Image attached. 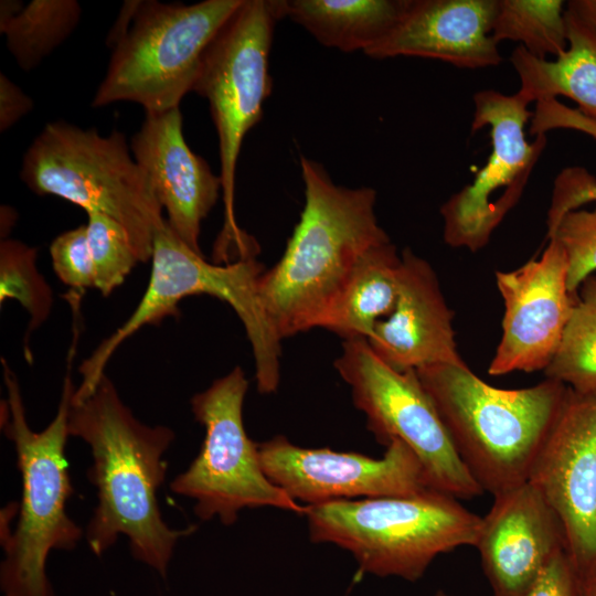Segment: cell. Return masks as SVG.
<instances>
[{
	"label": "cell",
	"mask_w": 596,
	"mask_h": 596,
	"mask_svg": "<svg viewBox=\"0 0 596 596\" xmlns=\"http://www.w3.org/2000/svg\"><path fill=\"white\" fill-rule=\"evenodd\" d=\"M478 549L493 596H520L546 564L567 550L564 525L530 482L493 496Z\"/></svg>",
	"instance_id": "2e32d148"
},
{
	"label": "cell",
	"mask_w": 596,
	"mask_h": 596,
	"mask_svg": "<svg viewBox=\"0 0 596 596\" xmlns=\"http://www.w3.org/2000/svg\"><path fill=\"white\" fill-rule=\"evenodd\" d=\"M247 389L245 373L236 366L191 398L192 413L205 436L199 455L170 489L193 499L194 513L203 521L217 518L231 525L246 508L306 512V505L274 485L262 469L257 444L247 436L243 422Z\"/></svg>",
	"instance_id": "30bf717a"
},
{
	"label": "cell",
	"mask_w": 596,
	"mask_h": 596,
	"mask_svg": "<svg viewBox=\"0 0 596 596\" xmlns=\"http://www.w3.org/2000/svg\"><path fill=\"white\" fill-rule=\"evenodd\" d=\"M14 210L9 206H2L1 207V236L6 240V236L10 228L14 224L15 219Z\"/></svg>",
	"instance_id": "e575fe53"
},
{
	"label": "cell",
	"mask_w": 596,
	"mask_h": 596,
	"mask_svg": "<svg viewBox=\"0 0 596 596\" xmlns=\"http://www.w3.org/2000/svg\"><path fill=\"white\" fill-rule=\"evenodd\" d=\"M54 273L74 290L95 288L86 224L63 232L50 245Z\"/></svg>",
	"instance_id": "f546056e"
},
{
	"label": "cell",
	"mask_w": 596,
	"mask_h": 596,
	"mask_svg": "<svg viewBox=\"0 0 596 596\" xmlns=\"http://www.w3.org/2000/svg\"><path fill=\"white\" fill-rule=\"evenodd\" d=\"M582 575L567 550H563L520 596H582Z\"/></svg>",
	"instance_id": "4dcf8cb0"
},
{
	"label": "cell",
	"mask_w": 596,
	"mask_h": 596,
	"mask_svg": "<svg viewBox=\"0 0 596 596\" xmlns=\"http://www.w3.org/2000/svg\"><path fill=\"white\" fill-rule=\"evenodd\" d=\"M565 9L562 0H498L491 36L520 42L540 60L557 57L568 46Z\"/></svg>",
	"instance_id": "cb8c5ba5"
},
{
	"label": "cell",
	"mask_w": 596,
	"mask_h": 596,
	"mask_svg": "<svg viewBox=\"0 0 596 596\" xmlns=\"http://www.w3.org/2000/svg\"><path fill=\"white\" fill-rule=\"evenodd\" d=\"M334 368L350 386L366 427L385 447L404 443L418 458L429 487L457 499L483 490L460 459L447 428L416 370L397 371L365 339L345 340Z\"/></svg>",
	"instance_id": "8fae6325"
},
{
	"label": "cell",
	"mask_w": 596,
	"mask_h": 596,
	"mask_svg": "<svg viewBox=\"0 0 596 596\" xmlns=\"http://www.w3.org/2000/svg\"><path fill=\"white\" fill-rule=\"evenodd\" d=\"M398 295L392 312L366 340L397 371L433 364H462L453 328L454 312L432 265L411 249L401 254Z\"/></svg>",
	"instance_id": "ac0fdd59"
},
{
	"label": "cell",
	"mask_w": 596,
	"mask_h": 596,
	"mask_svg": "<svg viewBox=\"0 0 596 596\" xmlns=\"http://www.w3.org/2000/svg\"><path fill=\"white\" fill-rule=\"evenodd\" d=\"M539 259L496 273L504 305L502 334L488 373L544 371L552 361L577 301L567 287L568 260L561 244L547 240Z\"/></svg>",
	"instance_id": "9a60e30c"
},
{
	"label": "cell",
	"mask_w": 596,
	"mask_h": 596,
	"mask_svg": "<svg viewBox=\"0 0 596 596\" xmlns=\"http://www.w3.org/2000/svg\"><path fill=\"white\" fill-rule=\"evenodd\" d=\"M182 123L179 107L146 114L131 138L130 149L150 178L171 230L191 249L202 254L201 224L219 200L222 181L189 148Z\"/></svg>",
	"instance_id": "e0dca14e"
},
{
	"label": "cell",
	"mask_w": 596,
	"mask_h": 596,
	"mask_svg": "<svg viewBox=\"0 0 596 596\" xmlns=\"http://www.w3.org/2000/svg\"><path fill=\"white\" fill-rule=\"evenodd\" d=\"M284 0H243L206 49L193 92L207 99L219 137L224 224L214 247L220 259L255 255L257 244L237 224L235 174L246 134L262 119L272 92L268 57Z\"/></svg>",
	"instance_id": "ba28073f"
},
{
	"label": "cell",
	"mask_w": 596,
	"mask_h": 596,
	"mask_svg": "<svg viewBox=\"0 0 596 596\" xmlns=\"http://www.w3.org/2000/svg\"><path fill=\"white\" fill-rule=\"evenodd\" d=\"M416 373L483 492L496 496L529 480L568 386L545 377L529 387L498 389L466 362L427 365Z\"/></svg>",
	"instance_id": "3957f363"
},
{
	"label": "cell",
	"mask_w": 596,
	"mask_h": 596,
	"mask_svg": "<svg viewBox=\"0 0 596 596\" xmlns=\"http://www.w3.org/2000/svg\"><path fill=\"white\" fill-rule=\"evenodd\" d=\"M558 348L543 371L546 379L576 392L596 390V277L581 286Z\"/></svg>",
	"instance_id": "d4e9b609"
},
{
	"label": "cell",
	"mask_w": 596,
	"mask_h": 596,
	"mask_svg": "<svg viewBox=\"0 0 596 596\" xmlns=\"http://www.w3.org/2000/svg\"><path fill=\"white\" fill-rule=\"evenodd\" d=\"M435 596H453V595H449V594H447V593L444 592V590H438V592L435 594Z\"/></svg>",
	"instance_id": "8d00e7d4"
},
{
	"label": "cell",
	"mask_w": 596,
	"mask_h": 596,
	"mask_svg": "<svg viewBox=\"0 0 596 596\" xmlns=\"http://www.w3.org/2000/svg\"><path fill=\"white\" fill-rule=\"evenodd\" d=\"M68 433L83 439L93 457L87 476L98 503L85 531L89 549L102 555L125 535L134 557L164 577L178 541L195 531V525L168 526L158 504L167 472L162 457L173 430L137 419L104 374L86 400L71 405Z\"/></svg>",
	"instance_id": "6da1fadb"
},
{
	"label": "cell",
	"mask_w": 596,
	"mask_h": 596,
	"mask_svg": "<svg viewBox=\"0 0 596 596\" xmlns=\"http://www.w3.org/2000/svg\"><path fill=\"white\" fill-rule=\"evenodd\" d=\"M20 178L39 195H55L105 214L127 231L139 263L152 257L162 206L124 134L102 136L63 120L49 123L25 151Z\"/></svg>",
	"instance_id": "52a82bcc"
},
{
	"label": "cell",
	"mask_w": 596,
	"mask_h": 596,
	"mask_svg": "<svg viewBox=\"0 0 596 596\" xmlns=\"http://www.w3.org/2000/svg\"><path fill=\"white\" fill-rule=\"evenodd\" d=\"M402 258L392 242L370 248L361 257L329 309L321 328L345 340L365 339L394 309Z\"/></svg>",
	"instance_id": "44dd1931"
},
{
	"label": "cell",
	"mask_w": 596,
	"mask_h": 596,
	"mask_svg": "<svg viewBox=\"0 0 596 596\" xmlns=\"http://www.w3.org/2000/svg\"><path fill=\"white\" fill-rule=\"evenodd\" d=\"M546 237L556 240L563 247L568 260L567 287L576 294L596 270V207L567 212Z\"/></svg>",
	"instance_id": "f1b7e54d"
},
{
	"label": "cell",
	"mask_w": 596,
	"mask_h": 596,
	"mask_svg": "<svg viewBox=\"0 0 596 596\" xmlns=\"http://www.w3.org/2000/svg\"><path fill=\"white\" fill-rule=\"evenodd\" d=\"M310 540L350 552L362 572L418 581L440 554L476 546L482 518L428 489L407 497L306 505Z\"/></svg>",
	"instance_id": "8992f818"
},
{
	"label": "cell",
	"mask_w": 596,
	"mask_h": 596,
	"mask_svg": "<svg viewBox=\"0 0 596 596\" xmlns=\"http://www.w3.org/2000/svg\"><path fill=\"white\" fill-rule=\"evenodd\" d=\"M257 447L266 477L306 505L355 498L407 497L432 489L421 461L400 440H392L381 458L304 448L281 435Z\"/></svg>",
	"instance_id": "4fadbf2b"
},
{
	"label": "cell",
	"mask_w": 596,
	"mask_h": 596,
	"mask_svg": "<svg viewBox=\"0 0 596 596\" xmlns=\"http://www.w3.org/2000/svg\"><path fill=\"white\" fill-rule=\"evenodd\" d=\"M36 249L17 240L0 244V302L14 299L28 311L29 324L24 336V356L33 360L29 339L50 316L53 295L50 285L36 268Z\"/></svg>",
	"instance_id": "4316f807"
},
{
	"label": "cell",
	"mask_w": 596,
	"mask_h": 596,
	"mask_svg": "<svg viewBox=\"0 0 596 596\" xmlns=\"http://www.w3.org/2000/svg\"><path fill=\"white\" fill-rule=\"evenodd\" d=\"M522 92L507 95L485 89L473 95L471 132L489 126L491 152L471 183L441 206L447 245L472 253L483 248L493 231L520 201L531 172L546 147V135L526 140L533 111Z\"/></svg>",
	"instance_id": "7c38bea8"
},
{
	"label": "cell",
	"mask_w": 596,
	"mask_h": 596,
	"mask_svg": "<svg viewBox=\"0 0 596 596\" xmlns=\"http://www.w3.org/2000/svg\"><path fill=\"white\" fill-rule=\"evenodd\" d=\"M528 481L558 514L584 577L596 566V390L568 387Z\"/></svg>",
	"instance_id": "5bb4252c"
},
{
	"label": "cell",
	"mask_w": 596,
	"mask_h": 596,
	"mask_svg": "<svg viewBox=\"0 0 596 596\" xmlns=\"http://www.w3.org/2000/svg\"><path fill=\"white\" fill-rule=\"evenodd\" d=\"M568 46L554 61L532 56L519 45L510 61L520 92L531 102L567 97L578 110L596 119V35L565 9Z\"/></svg>",
	"instance_id": "ffe728a7"
},
{
	"label": "cell",
	"mask_w": 596,
	"mask_h": 596,
	"mask_svg": "<svg viewBox=\"0 0 596 596\" xmlns=\"http://www.w3.org/2000/svg\"><path fill=\"white\" fill-rule=\"evenodd\" d=\"M566 9L596 35V0H572Z\"/></svg>",
	"instance_id": "836d02e7"
},
{
	"label": "cell",
	"mask_w": 596,
	"mask_h": 596,
	"mask_svg": "<svg viewBox=\"0 0 596 596\" xmlns=\"http://www.w3.org/2000/svg\"><path fill=\"white\" fill-rule=\"evenodd\" d=\"M140 2L141 0H129L125 1V3L123 4L118 18L114 23L113 28L110 29L106 41L107 45L111 50L130 29L137 11L140 7Z\"/></svg>",
	"instance_id": "d6a6232c"
},
{
	"label": "cell",
	"mask_w": 596,
	"mask_h": 596,
	"mask_svg": "<svg viewBox=\"0 0 596 596\" xmlns=\"http://www.w3.org/2000/svg\"><path fill=\"white\" fill-rule=\"evenodd\" d=\"M411 0H284L285 17L318 42L344 52L364 53L384 39Z\"/></svg>",
	"instance_id": "7402d4cb"
},
{
	"label": "cell",
	"mask_w": 596,
	"mask_h": 596,
	"mask_svg": "<svg viewBox=\"0 0 596 596\" xmlns=\"http://www.w3.org/2000/svg\"><path fill=\"white\" fill-rule=\"evenodd\" d=\"M582 596H596V566L583 577Z\"/></svg>",
	"instance_id": "d590c367"
},
{
	"label": "cell",
	"mask_w": 596,
	"mask_h": 596,
	"mask_svg": "<svg viewBox=\"0 0 596 596\" xmlns=\"http://www.w3.org/2000/svg\"><path fill=\"white\" fill-rule=\"evenodd\" d=\"M33 109V100L7 75L0 74V131H7Z\"/></svg>",
	"instance_id": "1f68e13d"
},
{
	"label": "cell",
	"mask_w": 596,
	"mask_h": 596,
	"mask_svg": "<svg viewBox=\"0 0 596 596\" xmlns=\"http://www.w3.org/2000/svg\"><path fill=\"white\" fill-rule=\"evenodd\" d=\"M553 129H574L596 139L595 118L587 117L555 98L536 102L529 124V134L546 135ZM593 201H596V178L581 167L563 170L554 181L547 212V230H552L567 212Z\"/></svg>",
	"instance_id": "484cf974"
},
{
	"label": "cell",
	"mask_w": 596,
	"mask_h": 596,
	"mask_svg": "<svg viewBox=\"0 0 596 596\" xmlns=\"http://www.w3.org/2000/svg\"><path fill=\"white\" fill-rule=\"evenodd\" d=\"M242 2L141 1L130 29L113 49L92 106L131 102L146 114L179 107L193 92L206 49Z\"/></svg>",
	"instance_id": "9c48e42d"
},
{
	"label": "cell",
	"mask_w": 596,
	"mask_h": 596,
	"mask_svg": "<svg viewBox=\"0 0 596 596\" xmlns=\"http://www.w3.org/2000/svg\"><path fill=\"white\" fill-rule=\"evenodd\" d=\"M305 205L286 249L258 281L265 313L278 337L321 328L354 267L370 248L390 242L372 188L334 184L321 164L300 158Z\"/></svg>",
	"instance_id": "7a4b0ae2"
},
{
	"label": "cell",
	"mask_w": 596,
	"mask_h": 596,
	"mask_svg": "<svg viewBox=\"0 0 596 596\" xmlns=\"http://www.w3.org/2000/svg\"><path fill=\"white\" fill-rule=\"evenodd\" d=\"M263 273L264 266L255 256L226 264L207 262L177 236L166 219L155 233L151 273L142 298L130 317L82 362L78 368L82 382L74 401L82 402L94 392L107 362L127 338L145 326L178 316L179 302L195 295H209L232 307L252 345L258 392H275L280 379L281 339L259 299L258 281Z\"/></svg>",
	"instance_id": "5b68a950"
},
{
	"label": "cell",
	"mask_w": 596,
	"mask_h": 596,
	"mask_svg": "<svg viewBox=\"0 0 596 596\" xmlns=\"http://www.w3.org/2000/svg\"><path fill=\"white\" fill-rule=\"evenodd\" d=\"M1 362L8 392V400L1 404V427L14 445L22 478L19 521L13 533L1 521L6 554L0 570L1 588L4 596H55L45 572L49 553L72 550L83 536L66 512L74 489L65 446L76 387L67 372L56 415L43 430L34 432L25 417L18 380L8 363L3 359Z\"/></svg>",
	"instance_id": "277c9868"
},
{
	"label": "cell",
	"mask_w": 596,
	"mask_h": 596,
	"mask_svg": "<svg viewBox=\"0 0 596 596\" xmlns=\"http://www.w3.org/2000/svg\"><path fill=\"white\" fill-rule=\"evenodd\" d=\"M498 0H411L392 31L365 54L373 58L416 56L460 68L498 66L491 36Z\"/></svg>",
	"instance_id": "d6986e66"
},
{
	"label": "cell",
	"mask_w": 596,
	"mask_h": 596,
	"mask_svg": "<svg viewBox=\"0 0 596 596\" xmlns=\"http://www.w3.org/2000/svg\"><path fill=\"white\" fill-rule=\"evenodd\" d=\"M87 216L95 289L108 297L125 281L139 260L121 224L97 212L87 213Z\"/></svg>",
	"instance_id": "83f0119b"
},
{
	"label": "cell",
	"mask_w": 596,
	"mask_h": 596,
	"mask_svg": "<svg viewBox=\"0 0 596 596\" xmlns=\"http://www.w3.org/2000/svg\"><path fill=\"white\" fill-rule=\"evenodd\" d=\"M81 14L76 0H32L0 22V33L19 67L31 71L72 34Z\"/></svg>",
	"instance_id": "603a6c76"
}]
</instances>
